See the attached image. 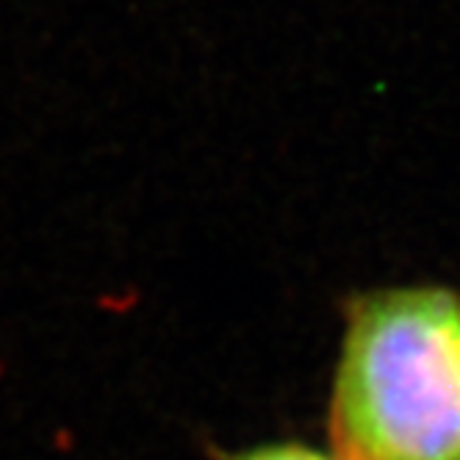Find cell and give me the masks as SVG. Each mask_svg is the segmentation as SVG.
Segmentation results:
<instances>
[{
    "instance_id": "obj_2",
    "label": "cell",
    "mask_w": 460,
    "mask_h": 460,
    "mask_svg": "<svg viewBox=\"0 0 460 460\" xmlns=\"http://www.w3.org/2000/svg\"><path fill=\"white\" fill-rule=\"evenodd\" d=\"M230 460H333L316 449H308L303 444H267L242 455H234Z\"/></svg>"
},
{
    "instance_id": "obj_1",
    "label": "cell",
    "mask_w": 460,
    "mask_h": 460,
    "mask_svg": "<svg viewBox=\"0 0 460 460\" xmlns=\"http://www.w3.org/2000/svg\"><path fill=\"white\" fill-rule=\"evenodd\" d=\"M339 460H460V294L355 297L331 402Z\"/></svg>"
}]
</instances>
